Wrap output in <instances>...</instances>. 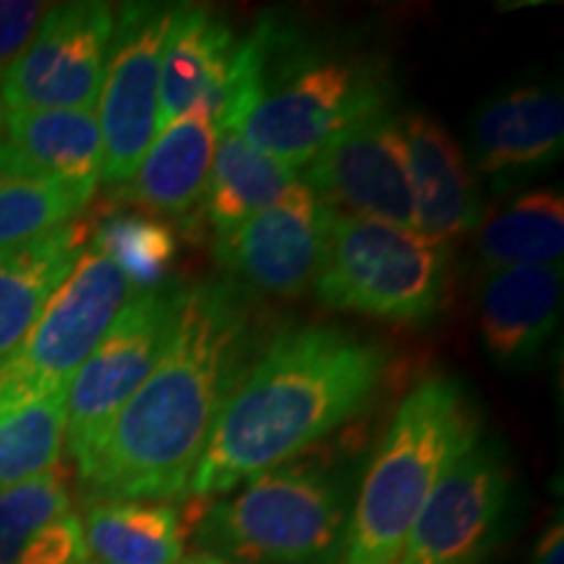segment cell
<instances>
[{"mask_svg":"<svg viewBox=\"0 0 564 564\" xmlns=\"http://www.w3.org/2000/svg\"><path fill=\"white\" fill-rule=\"evenodd\" d=\"M251 324L230 282L178 288L171 333L150 377L74 460L89 499L188 497L217 413L241 377Z\"/></svg>","mask_w":564,"mask_h":564,"instance_id":"1","label":"cell"},{"mask_svg":"<svg viewBox=\"0 0 564 564\" xmlns=\"http://www.w3.org/2000/svg\"><path fill=\"white\" fill-rule=\"evenodd\" d=\"M390 361L382 343L348 329H280L225 398L188 497H225L301 457L371 405Z\"/></svg>","mask_w":564,"mask_h":564,"instance_id":"2","label":"cell"},{"mask_svg":"<svg viewBox=\"0 0 564 564\" xmlns=\"http://www.w3.org/2000/svg\"><path fill=\"white\" fill-rule=\"evenodd\" d=\"M392 97L384 61L327 47L264 19L238 42L217 123L301 171L358 118L392 105Z\"/></svg>","mask_w":564,"mask_h":564,"instance_id":"3","label":"cell"},{"mask_svg":"<svg viewBox=\"0 0 564 564\" xmlns=\"http://www.w3.org/2000/svg\"><path fill=\"white\" fill-rule=\"evenodd\" d=\"M481 434V411L463 379L429 377L415 384L358 486L340 564H398L434 486Z\"/></svg>","mask_w":564,"mask_h":564,"instance_id":"4","label":"cell"},{"mask_svg":"<svg viewBox=\"0 0 564 564\" xmlns=\"http://www.w3.org/2000/svg\"><path fill=\"white\" fill-rule=\"evenodd\" d=\"M352 502L348 463L295 457L212 499L194 539L230 564H340Z\"/></svg>","mask_w":564,"mask_h":564,"instance_id":"5","label":"cell"},{"mask_svg":"<svg viewBox=\"0 0 564 564\" xmlns=\"http://www.w3.org/2000/svg\"><path fill=\"white\" fill-rule=\"evenodd\" d=\"M447 246L419 230L333 209L314 278L324 308L421 327L447 295Z\"/></svg>","mask_w":564,"mask_h":564,"instance_id":"6","label":"cell"},{"mask_svg":"<svg viewBox=\"0 0 564 564\" xmlns=\"http://www.w3.org/2000/svg\"><path fill=\"white\" fill-rule=\"evenodd\" d=\"M133 293L123 272L89 243L19 348L0 361V413L68 390Z\"/></svg>","mask_w":564,"mask_h":564,"instance_id":"7","label":"cell"},{"mask_svg":"<svg viewBox=\"0 0 564 564\" xmlns=\"http://www.w3.org/2000/svg\"><path fill=\"white\" fill-rule=\"evenodd\" d=\"M512 497L510 455L484 432L434 486L398 564H489L510 523Z\"/></svg>","mask_w":564,"mask_h":564,"instance_id":"8","label":"cell"},{"mask_svg":"<svg viewBox=\"0 0 564 564\" xmlns=\"http://www.w3.org/2000/svg\"><path fill=\"white\" fill-rule=\"evenodd\" d=\"M116 30V9L76 0L47 9L32 40L0 76V108L95 110Z\"/></svg>","mask_w":564,"mask_h":564,"instance_id":"9","label":"cell"},{"mask_svg":"<svg viewBox=\"0 0 564 564\" xmlns=\"http://www.w3.org/2000/svg\"><path fill=\"white\" fill-rule=\"evenodd\" d=\"M178 3H126L105 63L95 112L102 133V181L129 183L158 133L160 61Z\"/></svg>","mask_w":564,"mask_h":564,"instance_id":"10","label":"cell"},{"mask_svg":"<svg viewBox=\"0 0 564 564\" xmlns=\"http://www.w3.org/2000/svg\"><path fill=\"white\" fill-rule=\"evenodd\" d=\"M178 285L133 293L66 390V449L79 457L150 377L165 348Z\"/></svg>","mask_w":564,"mask_h":564,"instance_id":"11","label":"cell"},{"mask_svg":"<svg viewBox=\"0 0 564 564\" xmlns=\"http://www.w3.org/2000/svg\"><path fill=\"white\" fill-rule=\"evenodd\" d=\"M329 209L415 230L400 116L392 105L358 118L306 165L303 178Z\"/></svg>","mask_w":564,"mask_h":564,"instance_id":"12","label":"cell"},{"mask_svg":"<svg viewBox=\"0 0 564 564\" xmlns=\"http://www.w3.org/2000/svg\"><path fill=\"white\" fill-rule=\"evenodd\" d=\"M333 209L303 181L228 236L215 238L217 262L249 291L295 299L314 285Z\"/></svg>","mask_w":564,"mask_h":564,"instance_id":"13","label":"cell"},{"mask_svg":"<svg viewBox=\"0 0 564 564\" xmlns=\"http://www.w3.org/2000/svg\"><path fill=\"white\" fill-rule=\"evenodd\" d=\"M564 147V97L546 82H520L486 97L470 116L468 152L494 186L549 171Z\"/></svg>","mask_w":564,"mask_h":564,"instance_id":"14","label":"cell"},{"mask_svg":"<svg viewBox=\"0 0 564 564\" xmlns=\"http://www.w3.org/2000/svg\"><path fill=\"white\" fill-rule=\"evenodd\" d=\"M400 131L413 188L415 230L442 246L476 232L484 220V199L460 144L426 112L400 116Z\"/></svg>","mask_w":564,"mask_h":564,"instance_id":"15","label":"cell"},{"mask_svg":"<svg viewBox=\"0 0 564 564\" xmlns=\"http://www.w3.org/2000/svg\"><path fill=\"white\" fill-rule=\"evenodd\" d=\"M562 262L525 264L486 274L478 293V329L486 356L499 369L535 364L562 316Z\"/></svg>","mask_w":564,"mask_h":564,"instance_id":"16","label":"cell"},{"mask_svg":"<svg viewBox=\"0 0 564 564\" xmlns=\"http://www.w3.org/2000/svg\"><path fill=\"white\" fill-rule=\"evenodd\" d=\"M238 40L232 26L207 6L178 3L160 61L158 131L194 108L220 121Z\"/></svg>","mask_w":564,"mask_h":564,"instance_id":"17","label":"cell"},{"mask_svg":"<svg viewBox=\"0 0 564 564\" xmlns=\"http://www.w3.org/2000/svg\"><path fill=\"white\" fill-rule=\"evenodd\" d=\"M209 505V497H183L178 502L89 499L82 514L89 562L181 564L188 535H194Z\"/></svg>","mask_w":564,"mask_h":564,"instance_id":"18","label":"cell"},{"mask_svg":"<svg viewBox=\"0 0 564 564\" xmlns=\"http://www.w3.org/2000/svg\"><path fill=\"white\" fill-rule=\"evenodd\" d=\"M0 173L97 188L102 181V133L97 112H3Z\"/></svg>","mask_w":564,"mask_h":564,"instance_id":"19","label":"cell"},{"mask_svg":"<svg viewBox=\"0 0 564 564\" xmlns=\"http://www.w3.org/2000/svg\"><path fill=\"white\" fill-rule=\"evenodd\" d=\"M220 123L209 108H194L154 133L123 199L154 217L186 215L202 199Z\"/></svg>","mask_w":564,"mask_h":564,"instance_id":"20","label":"cell"},{"mask_svg":"<svg viewBox=\"0 0 564 564\" xmlns=\"http://www.w3.org/2000/svg\"><path fill=\"white\" fill-rule=\"evenodd\" d=\"M63 468L0 491V564H87Z\"/></svg>","mask_w":564,"mask_h":564,"instance_id":"21","label":"cell"},{"mask_svg":"<svg viewBox=\"0 0 564 564\" xmlns=\"http://www.w3.org/2000/svg\"><path fill=\"white\" fill-rule=\"evenodd\" d=\"M82 217L47 232L24 249L0 257V361L11 356L45 312L91 241Z\"/></svg>","mask_w":564,"mask_h":564,"instance_id":"22","label":"cell"},{"mask_svg":"<svg viewBox=\"0 0 564 564\" xmlns=\"http://www.w3.org/2000/svg\"><path fill=\"white\" fill-rule=\"evenodd\" d=\"M299 181V171L257 150L241 131L220 129L204 183V217L215 238L228 236L253 215L280 202Z\"/></svg>","mask_w":564,"mask_h":564,"instance_id":"23","label":"cell"},{"mask_svg":"<svg viewBox=\"0 0 564 564\" xmlns=\"http://www.w3.org/2000/svg\"><path fill=\"white\" fill-rule=\"evenodd\" d=\"M484 270L556 264L564 251V196L556 186L528 188L484 215L476 228Z\"/></svg>","mask_w":564,"mask_h":564,"instance_id":"24","label":"cell"},{"mask_svg":"<svg viewBox=\"0 0 564 564\" xmlns=\"http://www.w3.org/2000/svg\"><path fill=\"white\" fill-rule=\"evenodd\" d=\"M89 243L123 272L137 293L165 288L181 253L173 225L147 212H116L105 217L91 230Z\"/></svg>","mask_w":564,"mask_h":564,"instance_id":"25","label":"cell"},{"mask_svg":"<svg viewBox=\"0 0 564 564\" xmlns=\"http://www.w3.org/2000/svg\"><path fill=\"white\" fill-rule=\"evenodd\" d=\"M97 188L0 173V257L76 220Z\"/></svg>","mask_w":564,"mask_h":564,"instance_id":"26","label":"cell"},{"mask_svg":"<svg viewBox=\"0 0 564 564\" xmlns=\"http://www.w3.org/2000/svg\"><path fill=\"white\" fill-rule=\"evenodd\" d=\"M66 449V390L0 413V491L58 468Z\"/></svg>","mask_w":564,"mask_h":564,"instance_id":"27","label":"cell"},{"mask_svg":"<svg viewBox=\"0 0 564 564\" xmlns=\"http://www.w3.org/2000/svg\"><path fill=\"white\" fill-rule=\"evenodd\" d=\"M47 9V3L32 0H0V76L24 51Z\"/></svg>","mask_w":564,"mask_h":564,"instance_id":"28","label":"cell"},{"mask_svg":"<svg viewBox=\"0 0 564 564\" xmlns=\"http://www.w3.org/2000/svg\"><path fill=\"white\" fill-rule=\"evenodd\" d=\"M533 564H564V525L562 512L549 520L533 546Z\"/></svg>","mask_w":564,"mask_h":564,"instance_id":"29","label":"cell"},{"mask_svg":"<svg viewBox=\"0 0 564 564\" xmlns=\"http://www.w3.org/2000/svg\"><path fill=\"white\" fill-rule=\"evenodd\" d=\"M181 564H230V562H225V560H220V556H215V554L196 552L192 556H186V560H183Z\"/></svg>","mask_w":564,"mask_h":564,"instance_id":"30","label":"cell"},{"mask_svg":"<svg viewBox=\"0 0 564 564\" xmlns=\"http://www.w3.org/2000/svg\"><path fill=\"white\" fill-rule=\"evenodd\" d=\"M0 129H3V108H0Z\"/></svg>","mask_w":564,"mask_h":564,"instance_id":"31","label":"cell"},{"mask_svg":"<svg viewBox=\"0 0 564 564\" xmlns=\"http://www.w3.org/2000/svg\"><path fill=\"white\" fill-rule=\"evenodd\" d=\"M87 564H95V562H87Z\"/></svg>","mask_w":564,"mask_h":564,"instance_id":"32","label":"cell"}]
</instances>
